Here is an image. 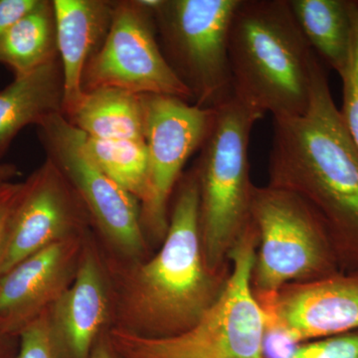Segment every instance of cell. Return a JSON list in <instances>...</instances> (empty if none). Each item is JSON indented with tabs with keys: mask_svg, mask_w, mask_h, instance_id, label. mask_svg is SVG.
<instances>
[{
	"mask_svg": "<svg viewBox=\"0 0 358 358\" xmlns=\"http://www.w3.org/2000/svg\"><path fill=\"white\" fill-rule=\"evenodd\" d=\"M103 252L112 282V327L141 338H166L189 331L218 301L229 279L231 268L214 270L205 256L194 167L176 186L169 229L157 252L131 263Z\"/></svg>",
	"mask_w": 358,
	"mask_h": 358,
	"instance_id": "6da1fadb",
	"label": "cell"
},
{
	"mask_svg": "<svg viewBox=\"0 0 358 358\" xmlns=\"http://www.w3.org/2000/svg\"><path fill=\"white\" fill-rule=\"evenodd\" d=\"M273 119L268 185L312 205L329 230L341 272L358 271V148L317 55L307 112Z\"/></svg>",
	"mask_w": 358,
	"mask_h": 358,
	"instance_id": "7a4b0ae2",
	"label": "cell"
},
{
	"mask_svg": "<svg viewBox=\"0 0 358 358\" xmlns=\"http://www.w3.org/2000/svg\"><path fill=\"white\" fill-rule=\"evenodd\" d=\"M228 56L238 102L262 117L307 112L315 53L289 0H240L231 20Z\"/></svg>",
	"mask_w": 358,
	"mask_h": 358,
	"instance_id": "3957f363",
	"label": "cell"
},
{
	"mask_svg": "<svg viewBox=\"0 0 358 358\" xmlns=\"http://www.w3.org/2000/svg\"><path fill=\"white\" fill-rule=\"evenodd\" d=\"M260 115L232 98L215 109L195 164L199 221L207 262L229 270V256L251 225L255 185L250 178L249 143Z\"/></svg>",
	"mask_w": 358,
	"mask_h": 358,
	"instance_id": "277c9868",
	"label": "cell"
},
{
	"mask_svg": "<svg viewBox=\"0 0 358 358\" xmlns=\"http://www.w3.org/2000/svg\"><path fill=\"white\" fill-rule=\"evenodd\" d=\"M258 243L253 222L229 256L225 289L189 331L145 338L110 327L107 338L120 358H264V315L251 288Z\"/></svg>",
	"mask_w": 358,
	"mask_h": 358,
	"instance_id": "5b68a950",
	"label": "cell"
},
{
	"mask_svg": "<svg viewBox=\"0 0 358 358\" xmlns=\"http://www.w3.org/2000/svg\"><path fill=\"white\" fill-rule=\"evenodd\" d=\"M251 218L258 235L251 271L256 299L341 272L326 224L296 193L255 186Z\"/></svg>",
	"mask_w": 358,
	"mask_h": 358,
	"instance_id": "8992f818",
	"label": "cell"
},
{
	"mask_svg": "<svg viewBox=\"0 0 358 358\" xmlns=\"http://www.w3.org/2000/svg\"><path fill=\"white\" fill-rule=\"evenodd\" d=\"M239 1L160 0L154 11L162 53L202 109L234 98L228 35Z\"/></svg>",
	"mask_w": 358,
	"mask_h": 358,
	"instance_id": "52a82bcc",
	"label": "cell"
},
{
	"mask_svg": "<svg viewBox=\"0 0 358 358\" xmlns=\"http://www.w3.org/2000/svg\"><path fill=\"white\" fill-rule=\"evenodd\" d=\"M36 127L46 159L76 190L106 253L127 263L152 255L141 225L140 201L96 166L85 147L83 131L61 113Z\"/></svg>",
	"mask_w": 358,
	"mask_h": 358,
	"instance_id": "ba28073f",
	"label": "cell"
},
{
	"mask_svg": "<svg viewBox=\"0 0 358 358\" xmlns=\"http://www.w3.org/2000/svg\"><path fill=\"white\" fill-rule=\"evenodd\" d=\"M148 173L141 199V221L152 244L164 241L171 200L183 167L200 150L210 131L215 109H202L176 96L141 95Z\"/></svg>",
	"mask_w": 358,
	"mask_h": 358,
	"instance_id": "9c48e42d",
	"label": "cell"
},
{
	"mask_svg": "<svg viewBox=\"0 0 358 358\" xmlns=\"http://www.w3.org/2000/svg\"><path fill=\"white\" fill-rule=\"evenodd\" d=\"M157 36L154 13L141 0L114 1L107 36L85 68L84 93L115 88L193 102L189 90L167 63Z\"/></svg>",
	"mask_w": 358,
	"mask_h": 358,
	"instance_id": "30bf717a",
	"label": "cell"
},
{
	"mask_svg": "<svg viewBox=\"0 0 358 358\" xmlns=\"http://www.w3.org/2000/svg\"><path fill=\"white\" fill-rule=\"evenodd\" d=\"M94 230L86 207L50 159L22 181L7 230L0 275L40 250Z\"/></svg>",
	"mask_w": 358,
	"mask_h": 358,
	"instance_id": "8fae6325",
	"label": "cell"
},
{
	"mask_svg": "<svg viewBox=\"0 0 358 358\" xmlns=\"http://www.w3.org/2000/svg\"><path fill=\"white\" fill-rule=\"evenodd\" d=\"M88 233L40 250L0 275V333L20 338L57 303L76 277Z\"/></svg>",
	"mask_w": 358,
	"mask_h": 358,
	"instance_id": "7c38bea8",
	"label": "cell"
},
{
	"mask_svg": "<svg viewBox=\"0 0 358 358\" xmlns=\"http://www.w3.org/2000/svg\"><path fill=\"white\" fill-rule=\"evenodd\" d=\"M113 289L99 238L92 230L85 239L76 277L50 308L51 322L68 358H90L112 327Z\"/></svg>",
	"mask_w": 358,
	"mask_h": 358,
	"instance_id": "4fadbf2b",
	"label": "cell"
},
{
	"mask_svg": "<svg viewBox=\"0 0 358 358\" xmlns=\"http://www.w3.org/2000/svg\"><path fill=\"white\" fill-rule=\"evenodd\" d=\"M256 300L299 345L358 331V271L289 285Z\"/></svg>",
	"mask_w": 358,
	"mask_h": 358,
	"instance_id": "5bb4252c",
	"label": "cell"
},
{
	"mask_svg": "<svg viewBox=\"0 0 358 358\" xmlns=\"http://www.w3.org/2000/svg\"><path fill=\"white\" fill-rule=\"evenodd\" d=\"M114 1L108 0H53L66 119L74 114L83 99L85 68L107 36Z\"/></svg>",
	"mask_w": 358,
	"mask_h": 358,
	"instance_id": "9a60e30c",
	"label": "cell"
},
{
	"mask_svg": "<svg viewBox=\"0 0 358 358\" xmlns=\"http://www.w3.org/2000/svg\"><path fill=\"white\" fill-rule=\"evenodd\" d=\"M64 78L57 58L38 69L14 77L0 89V162L18 134L54 114H63Z\"/></svg>",
	"mask_w": 358,
	"mask_h": 358,
	"instance_id": "2e32d148",
	"label": "cell"
},
{
	"mask_svg": "<svg viewBox=\"0 0 358 358\" xmlns=\"http://www.w3.org/2000/svg\"><path fill=\"white\" fill-rule=\"evenodd\" d=\"M289 3L315 55L341 77L352 43V0H289Z\"/></svg>",
	"mask_w": 358,
	"mask_h": 358,
	"instance_id": "e0dca14e",
	"label": "cell"
},
{
	"mask_svg": "<svg viewBox=\"0 0 358 358\" xmlns=\"http://www.w3.org/2000/svg\"><path fill=\"white\" fill-rule=\"evenodd\" d=\"M67 120L91 138L145 140L141 96L124 90L99 88L86 92Z\"/></svg>",
	"mask_w": 358,
	"mask_h": 358,
	"instance_id": "ac0fdd59",
	"label": "cell"
},
{
	"mask_svg": "<svg viewBox=\"0 0 358 358\" xmlns=\"http://www.w3.org/2000/svg\"><path fill=\"white\" fill-rule=\"evenodd\" d=\"M59 58L53 0H41L0 36V63L14 77L28 74Z\"/></svg>",
	"mask_w": 358,
	"mask_h": 358,
	"instance_id": "d6986e66",
	"label": "cell"
},
{
	"mask_svg": "<svg viewBox=\"0 0 358 358\" xmlns=\"http://www.w3.org/2000/svg\"><path fill=\"white\" fill-rule=\"evenodd\" d=\"M85 147L103 173L141 201L147 188L148 173L145 140H100L85 134Z\"/></svg>",
	"mask_w": 358,
	"mask_h": 358,
	"instance_id": "ffe728a7",
	"label": "cell"
},
{
	"mask_svg": "<svg viewBox=\"0 0 358 358\" xmlns=\"http://www.w3.org/2000/svg\"><path fill=\"white\" fill-rule=\"evenodd\" d=\"M343 82V106L339 109L348 134L358 148V0H352V34Z\"/></svg>",
	"mask_w": 358,
	"mask_h": 358,
	"instance_id": "44dd1931",
	"label": "cell"
},
{
	"mask_svg": "<svg viewBox=\"0 0 358 358\" xmlns=\"http://www.w3.org/2000/svg\"><path fill=\"white\" fill-rule=\"evenodd\" d=\"M16 358H68L52 326L50 310L40 315L20 334Z\"/></svg>",
	"mask_w": 358,
	"mask_h": 358,
	"instance_id": "7402d4cb",
	"label": "cell"
},
{
	"mask_svg": "<svg viewBox=\"0 0 358 358\" xmlns=\"http://www.w3.org/2000/svg\"><path fill=\"white\" fill-rule=\"evenodd\" d=\"M291 358H358V331L301 343Z\"/></svg>",
	"mask_w": 358,
	"mask_h": 358,
	"instance_id": "603a6c76",
	"label": "cell"
},
{
	"mask_svg": "<svg viewBox=\"0 0 358 358\" xmlns=\"http://www.w3.org/2000/svg\"><path fill=\"white\" fill-rule=\"evenodd\" d=\"M22 182L0 183V273L6 252L7 230L14 206L20 197Z\"/></svg>",
	"mask_w": 358,
	"mask_h": 358,
	"instance_id": "cb8c5ba5",
	"label": "cell"
},
{
	"mask_svg": "<svg viewBox=\"0 0 358 358\" xmlns=\"http://www.w3.org/2000/svg\"><path fill=\"white\" fill-rule=\"evenodd\" d=\"M41 0H0V36L39 6Z\"/></svg>",
	"mask_w": 358,
	"mask_h": 358,
	"instance_id": "d4e9b609",
	"label": "cell"
},
{
	"mask_svg": "<svg viewBox=\"0 0 358 358\" xmlns=\"http://www.w3.org/2000/svg\"><path fill=\"white\" fill-rule=\"evenodd\" d=\"M20 348V338L0 333V358H16Z\"/></svg>",
	"mask_w": 358,
	"mask_h": 358,
	"instance_id": "484cf974",
	"label": "cell"
},
{
	"mask_svg": "<svg viewBox=\"0 0 358 358\" xmlns=\"http://www.w3.org/2000/svg\"><path fill=\"white\" fill-rule=\"evenodd\" d=\"M90 358H120L113 346L110 345L109 339L107 338V333L96 343Z\"/></svg>",
	"mask_w": 358,
	"mask_h": 358,
	"instance_id": "4316f807",
	"label": "cell"
},
{
	"mask_svg": "<svg viewBox=\"0 0 358 358\" xmlns=\"http://www.w3.org/2000/svg\"><path fill=\"white\" fill-rule=\"evenodd\" d=\"M20 174V169L15 164L0 162V183L13 181V179L17 178Z\"/></svg>",
	"mask_w": 358,
	"mask_h": 358,
	"instance_id": "83f0119b",
	"label": "cell"
}]
</instances>
